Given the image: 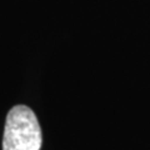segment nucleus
<instances>
[{
    "label": "nucleus",
    "mask_w": 150,
    "mask_h": 150,
    "mask_svg": "<svg viewBox=\"0 0 150 150\" xmlns=\"http://www.w3.org/2000/svg\"><path fill=\"white\" fill-rule=\"evenodd\" d=\"M41 143V129L34 111L25 105L14 106L6 116L3 150H40Z\"/></svg>",
    "instance_id": "nucleus-1"
}]
</instances>
